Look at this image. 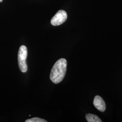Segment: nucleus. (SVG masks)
<instances>
[{"instance_id": "obj_1", "label": "nucleus", "mask_w": 122, "mask_h": 122, "mask_svg": "<svg viewBox=\"0 0 122 122\" xmlns=\"http://www.w3.org/2000/svg\"><path fill=\"white\" fill-rule=\"evenodd\" d=\"M67 67V61L61 58L55 62L50 75V79L53 83L58 84L61 82L65 76Z\"/></svg>"}, {"instance_id": "obj_2", "label": "nucleus", "mask_w": 122, "mask_h": 122, "mask_svg": "<svg viewBox=\"0 0 122 122\" xmlns=\"http://www.w3.org/2000/svg\"><path fill=\"white\" fill-rule=\"evenodd\" d=\"M28 52L25 46L22 45L19 48L18 53V61L19 67L22 72H26L28 67L26 60L27 57Z\"/></svg>"}, {"instance_id": "obj_3", "label": "nucleus", "mask_w": 122, "mask_h": 122, "mask_svg": "<svg viewBox=\"0 0 122 122\" xmlns=\"http://www.w3.org/2000/svg\"><path fill=\"white\" fill-rule=\"evenodd\" d=\"M67 15L65 11L60 10L58 11L51 20V24L53 26H58L65 22Z\"/></svg>"}, {"instance_id": "obj_4", "label": "nucleus", "mask_w": 122, "mask_h": 122, "mask_svg": "<svg viewBox=\"0 0 122 122\" xmlns=\"http://www.w3.org/2000/svg\"><path fill=\"white\" fill-rule=\"evenodd\" d=\"M93 104L95 107L100 112H103L106 109V105L105 102L102 97L99 96H95Z\"/></svg>"}, {"instance_id": "obj_5", "label": "nucleus", "mask_w": 122, "mask_h": 122, "mask_svg": "<svg viewBox=\"0 0 122 122\" xmlns=\"http://www.w3.org/2000/svg\"><path fill=\"white\" fill-rule=\"evenodd\" d=\"M86 118L88 122H102V120L97 115L91 114L87 113L86 115Z\"/></svg>"}, {"instance_id": "obj_6", "label": "nucleus", "mask_w": 122, "mask_h": 122, "mask_svg": "<svg viewBox=\"0 0 122 122\" xmlns=\"http://www.w3.org/2000/svg\"><path fill=\"white\" fill-rule=\"evenodd\" d=\"M25 122H47V121L44 119L38 117H35L25 120Z\"/></svg>"}, {"instance_id": "obj_7", "label": "nucleus", "mask_w": 122, "mask_h": 122, "mask_svg": "<svg viewBox=\"0 0 122 122\" xmlns=\"http://www.w3.org/2000/svg\"><path fill=\"white\" fill-rule=\"evenodd\" d=\"M2 0H0V2H1L2 1Z\"/></svg>"}]
</instances>
